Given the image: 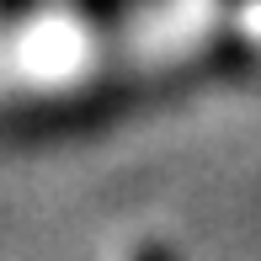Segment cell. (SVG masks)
Wrapping results in <instances>:
<instances>
[{
    "label": "cell",
    "mask_w": 261,
    "mask_h": 261,
    "mask_svg": "<svg viewBox=\"0 0 261 261\" xmlns=\"http://www.w3.org/2000/svg\"><path fill=\"white\" fill-rule=\"evenodd\" d=\"M134 261H176V256H171V245H160V240H144V245L134 251Z\"/></svg>",
    "instance_id": "6da1fadb"
}]
</instances>
